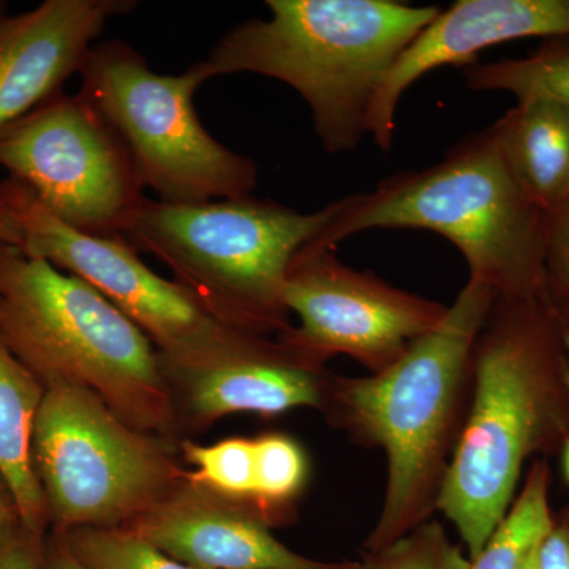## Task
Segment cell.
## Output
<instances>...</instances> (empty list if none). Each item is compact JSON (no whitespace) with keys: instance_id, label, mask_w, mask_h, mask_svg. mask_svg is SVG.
I'll return each instance as SVG.
<instances>
[{"instance_id":"obj_25","label":"cell","mask_w":569,"mask_h":569,"mask_svg":"<svg viewBox=\"0 0 569 569\" xmlns=\"http://www.w3.org/2000/svg\"><path fill=\"white\" fill-rule=\"evenodd\" d=\"M43 539L11 520L0 530V569H41Z\"/></svg>"},{"instance_id":"obj_6","label":"cell","mask_w":569,"mask_h":569,"mask_svg":"<svg viewBox=\"0 0 569 569\" xmlns=\"http://www.w3.org/2000/svg\"><path fill=\"white\" fill-rule=\"evenodd\" d=\"M337 209L336 200L301 212L252 194L198 204L146 197L122 238L162 261L224 323L277 337L293 326L283 301L288 269L318 244Z\"/></svg>"},{"instance_id":"obj_20","label":"cell","mask_w":569,"mask_h":569,"mask_svg":"<svg viewBox=\"0 0 569 569\" xmlns=\"http://www.w3.org/2000/svg\"><path fill=\"white\" fill-rule=\"evenodd\" d=\"M254 496L252 507L271 527L288 520L295 501L305 492L310 463L293 437L272 432L254 437Z\"/></svg>"},{"instance_id":"obj_30","label":"cell","mask_w":569,"mask_h":569,"mask_svg":"<svg viewBox=\"0 0 569 569\" xmlns=\"http://www.w3.org/2000/svg\"><path fill=\"white\" fill-rule=\"evenodd\" d=\"M553 307H556L557 313H559L561 321H563L565 326H567L569 329V299Z\"/></svg>"},{"instance_id":"obj_9","label":"cell","mask_w":569,"mask_h":569,"mask_svg":"<svg viewBox=\"0 0 569 569\" xmlns=\"http://www.w3.org/2000/svg\"><path fill=\"white\" fill-rule=\"evenodd\" d=\"M0 247L91 284L151 339L163 366L198 365L254 335L224 323L192 291L156 274L122 236L74 230L11 178L0 182Z\"/></svg>"},{"instance_id":"obj_10","label":"cell","mask_w":569,"mask_h":569,"mask_svg":"<svg viewBox=\"0 0 569 569\" xmlns=\"http://www.w3.org/2000/svg\"><path fill=\"white\" fill-rule=\"evenodd\" d=\"M0 167L86 234L122 236L146 198L126 146L80 93H58L3 129Z\"/></svg>"},{"instance_id":"obj_12","label":"cell","mask_w":569,"mask_h":569,"mask_svg":"<svg viewBox=\"0 0 569 569\" xmlns=\"http://www.w3.org/2000/svg\"><path fill=\"white\" fill-rule=\"evenodd\" d=\"M164 372L179 421L183 415L197 429L231 415L321 411L336 376L282 337L261 335L198 365L164 367Z\"/></svg>"},{"instance_id":"obj_8","label":"cell","mask_w":569,"mask_h":569,"mask_svg":"<svg viewBox=\"0 0 569 569\" xmlns=\"http://www.w3.org/2000/svg\"><path fill=\"white\" fill-rule=\"evenodd\" d=\"M32 462L58 533L130 526L187 478L171 441L134 429L91 391L67 383L44 392Z\"/></svg>"},{"instance_id":"obj_5","label":"cell","mask_w":569,"mask_h":569,"mask_svg":"<svg viewBox=\"0 0 569 569\" xmlns=\"http://www.w3.org/2000/svg\"><path fill=\"white\" fill-rule=\"evenodd\" d=\"M0 336L44 388L77 385L134 429L176 438L162 356L80 277L0 247Z\"/></svg>"},{"instance_id":"obj_21","label":"cell","mask_w":569,"mask_h":569,"mask_svg":"<svg viewBox=\"0 0 569 569\" xmlns=\"http://www.w3.org/2000/svg\"><path fill=\"white\" fill-rule=\"evenodd\" d=\"M179 449L186 462L194 467L187 473L193 485L253 508V438L231 437L208 447L183 440Z\"/></svg>"},{"instance_id":"obj_7","label":"cell","mask_w":569,"mask_h":569,"mask_svg":"<svg viewBox=\"0 0 569 569\" xmlns=\"http://www.w3.org/2000/svg\"><path fill=\"white\" fill-rule=\"evenodd\" d=\"M80 96L126 146L142 189L171 204L249 197L258 186L250 157L217 141L194 111L203 86L189 67L159 74L119 40L92 47L80 71Z\"/></svg>"},{"instance_id":"obj_28","label":"cell","mask_w":569,"mask_h":569,"mask_svg":"<svg viewBox=\"0 0 569 569\" xmlns=\"http://www.w3.org/2000/svg\"><path fill=\"white\" fill-rule=\"evenodd\" d=\"M14 519H18V512L14 508L13 498H11L6 482L0 478V530Z\"/></svg>"},{"instance_id":"obj_16","label":"cell","mask_w":569,"mask_h":569,"mask_svg":"<svg viewBox=\"0 0 569 569\" xmlns=\"http://www.w3.org/2000/svg\"><path fill=\"white\" fill-rule=\"evenodd\" d=\"M489 130L531 203L549 213L569 201V108L548 97L519 100Z\"/></svg>"},{"instance_id":"obj_24","label":"cell","mask_w":569,"mask_h":569,"mask_svg":"<svg viewBox=\"0 0 569 569\" xmlns=\"http://www.w3.org/2000/svg\"><path fill=\"white\" fill-rule=\"evenodd\" d=\"M546 277L553 306L569 299V201L546 219Z\"/></svg>"},{"instance_id":"obj_32","label":"cell","mask_w":569,"mask_h":569,"mask_svg":"<svg viewBox=\"0 0 569 569\" xmlns=\"http://www.w3.org/2000/svg\"><path fill=\"white\" fill-rule=\"evenodd\" d=\"M336 569H365L362 567V561H342V563L337 565Z\"/></svg>"},{"instance_id":"obj_22","label":"cell","mask_w":569,"mask_h":569,"mask_svg":"<svg viewBox=\"0 0 569 569\" xmlns=\"http://www.w3.org/2000/svg\"><path fill=\"white\" fill-rule=\"evenodd\" d=\"M59 535L91 569H193L127 529H77Z\"/></svg>"},{"instance_id":"obj_27","label":"cell","mask_w":569,"mask_h":569,"mask_svg":"<svg viewBox=\"0 0 569 569\" xmlns=\"http://www.w3.org/2000/svg\"><path fill=\"white\" fill-rule=\"evenodd\" d=\"M41 569H91L67 546L62 535L51 531L43 539L41 546Z\"/></svg>"},{"instance_id":"obj_1","label":"cell","mask_w":569,"mask_h":569,"mask_svg":"<svg viewBox=\"0 0 569 569\" xmlns=\"http://www.w3.org/2000/svg\"><path fill=\"white\" fill-rule=\"evenodd\" d=\"M569 437V329L549 299L497 298L471 356V395L438 498L470 560L496 533L527 462Z\"/></svg>"},{"instance_id":"obj_23","label":"cell","mask_w":569,"mask_h":569,"mask_svg":"<svg viewBox=\"0 0 569 569\" xmlns=\"http://www.w3.org/2000/svg\"><path fill=\"white\" fill-rule=\"evenodd\" d=\"M361 561L365 569H471L466 549L433 519Z\"/></svg>"},{"instance_id":"obj_14","label":"cell","mask_w":569,"mask_h":569,"mask_svg":"<svg viewBox=\"0 0 569 569\" xmlns=\"http://www.w3.org/2000/svg\"><path fill=\"white\" fill-rule=\"evenodd\" d=\"M134 0H44L0 17V132L62 92L114 17Z\"/></svg>"},{"instance_id":"obj_11","label":"cell","mask_w":569,"mask_h":569,"mask_svg":"<svg viewBox=\"0 0 569 569\" xmlns=\"http://www.w3.org/2000/svg\"><path fill=\"white\" fill-rule=\"evenodd\" d=\"M283 301L298 318L280 335L283 340L325 366L337 355L350 356L369 373L395 365L448 310L373 272L350 268L335 250L309 247L288 269Z\"/></svg>"},{"instance_id":"obj_18","label":"cell","mask_w":569,"mask_h":569,"mask_svg":"<svg viewBox=\"0 0 569 569\" xmlns=\"http://www.w3.org/2000/svg\"><path fill=\"white\" fill-rule=\"evenodd\" d=\"M550 475L546 459L531 462L518 496L488 545L471 560V569H519L550 529Z\"/></svg>"},{"instance_id":"obj_2","label":"cell","mask_w":569,"mask_h":569,"mask_svg":"<svg viewBox=\"0 0 569 569\" xmlns=\"http://www.w3.org/2000/svg\"><path fill=\"white\" fill-rule=\"evenodd\" d=\"M497 298L468 277L443 320L395 365L366 377L335 376L321 410L326 421L387 456V490L365 553L436 515L470 403L475 343Z\"/></svg>"},{"instance_id":"obj_29","label":"cell","mask_w":569,"mask_h":569,"mask_svg":"<svg viewBox=\"0 0 569 569\" xmlns=\"http://www.w3.org/2000/svg\"><path fill=\"white\" fill-rule=\"evenodd\" d=\"M559 456L561 460V475H563L565 482L569 486V437L565 441Z\"/></svg>"},{"instance_id":"obj_31","label":"cell","mask_w":569,"mask_h":569,"mask_svg":"<svg viewBox=\"0 0 569 569\" xmlns=\"http://www.w3.org/2000/svg\"><path fill=\"white\" fill-rule=\"evenodd\" d=\"M535 550H537V548L531 550L529 556H527V559L523 560V563L520 565L519 569H537V565H535Z\"/></svg>"},{"instance_id":"obj_33","label":"cell","mask_w":569,"mask_h":569,"mask_svg":"<svg viewBox=\"0 0 569 569\" xmlns=\"http://www.w3.org/2000/svg\"><path fill=\"white\" fill-rule=\"evenodd\" d=\"M6 2H2V0H0V17H3V14H6Z\"/></svg>"},{"instance_id":"obj_19","label":"cell","mask_w":569,"mask_h":569,"mask_svg":"<svg viewBox=\"0 0 569 569\" xmlns=\"http://www.w3.org/2000/svg\"><path fill=\"white\" fill-rule=\"evenodd\" d=\"M463 77L473 91L512 93L516 99L548 97L569 108V37L542 40L537 50L523 58L475 63Z\"/></svg>"},{"instance_id":"obj_26","label":"cell","mask_w":569,"mask_h":569,"mask_svg":"<svg viewBox=\"0 0 569 569\" xmlns=\"http://www.w3.org/2000/svg\"><path fill=\"white\" fill-rule=\"evenodd\" d=\"M537 569H569V508L553 515L552 526L535 550Z\"/></svg>"},{"instance_id":"obj_13","label":"cell","mask_w":569,"mask_h":569,"mask_svg":"<svg viewBox=\"0 0 569 569\" xmlns=\"http://www.w3.org/2000/svg\"><path fill=\"white\" fill-rule=\"evenodd\" d=\"M563 37H569V0H458L440 10L380 82L367 112V134L381 151H391L400 99L430 71L475 66L479 52L508 41Z\"/></svg>"},{"instance_id":"obj_17","label":"cell","mask_w":569,"mask_h":569,"mask_svg":"<svg viewBox=\"0 0 569 569\" xmlns=\"http://www.w3.org/2000/svg\"><path fill=\"white\" fill-rule=\"evenodd\" d=\"M47 388L0 336V478L18 519L37 538L50 533V516L32 462V436Z\"/></svg>"},{"instance_id":"obj_15","label":"cell","mask_w":569,"mask_h":569,"mask_svg":"<svg viewBox=\"0 0 569 569\" xmlns=\"http://www.w3.org/2000/svg\"><path fill=\"white\" fill-rule=\"evenodd\" d=\"M122 529L193 569H336L339 565L307 559L287 548L249 505L216 496L189 478Z\"/></svg>"},{"instance_id":"obj_4","label":"cell","mask_w":569,"mask_h":569,"mask_svg":"<svg viewBox=\"0 0 569 569\" xmlns=\"http://www.w3.org/2000/svg\"><path fill=\"white\" fill-rule=\"evenodd\" d=\"M316 247L369 230H426L448 239L481 280L509 301L549 299L546 219L509 173L489 129L467 134L440 162L402 171L366 193L337 200Z\"/></svg>"},{"instance_id":"obj_3","label":"cell","mask_w":569,"mask_h":569,"mask_svg":"<svg viewBox=\"0 0 569 569\" xmlns=\"http://www.w3.org/2000/svg\"><path fill=\"white\" fill-rule=\"evenodd\" d=\"M269 18L236 26L192 70L200 81L253 73L301 96L326 152L358 148L378 86L437 6L396 0H268Z\"/></svg>"}]
</instances>
